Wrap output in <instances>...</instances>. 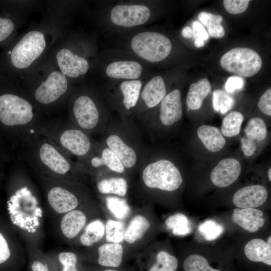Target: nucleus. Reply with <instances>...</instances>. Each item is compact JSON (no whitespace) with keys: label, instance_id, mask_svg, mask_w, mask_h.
Masks as SVG:
<instances>
[{"label":"nucleus","instance_id":"44","mask_svg":"<svg viewBox=\"0 0 271 271\" xmlns=\"http://www.w3.org/2000/svg\"><path fill=\"white\" fill-rule=\"evenodd\" d=\"M260 110L264 114L271 115V88H269L261 96L258 102Z\"/></svg>","mask_w":271,"mask_h":271},{"label":"nucleus","instance_id":"15","mask_svg":"<svg viewBox=\"0 0 271 271\" xmlns=\"http://www.w3.org/2000/svg\"><path fill=\"white\" fill-rule=\"evenodd\" d=\"M81 164L86 173L94 177L104 172L121 174L125 172L120 159L102 140L96 141L91 153Z\"/></svg>","mask_w":271,"mask_h":271},{"label":"nucleus","instance_id":"46","mask_svg":"<svg viewBox=\"0 0 271 271\" xmlns=\"http://www.w3.org/2000/svg\"><path fill=\"white\" fill-rule=\"evenodd\" d=\"M243 80L240 77L232 76L228 78L225 88L227 92L232 93L236 89H241L243 85Z\"/></svg>","mask_w":271,"mask_h":271},{"label":"nucleus","instance_id":"47","mask_svg":"<svg viewBox=\"0 0 271 271\" xmlns=\"http://www.w3.org/2000/svg\"><path fill=\"white\" fill-rule=\"evenodd\" d=\"M192 28L194 32V39H200L204 41L207 40L209 36L203 25L197 21L192 23Z\"/></svg>","mask_w":271,"mask_h":271},{"label":"nucleus","instance_id":"10","mask_svg":"<svg viewBox=\"0 0 271 271\" xmlns=\"http://www.w3.org/2000/svg\"><path fill=\"white\" fill-rule=\"evenodd\" d=\"M145 80L106 81L104 98L108 107L121 119L133 116Z\"/></svg>","mask_w":271,"mask_h":271},{"label":"nucleus","instance_id":"26","mask_svg":"<svg viewBox=\"0 0 271 271\" xmlns=\"http://www.w3.org/2000/svg\"><path fill=\"white\" fill-rule=\"evenodd\" d=\"M244 250L246 256L250 261L271 265V244L263 239L254 238L246 244Z\"/></svg>","mask_w":271,"mask_h":271},{"label":"nucleus","instance_id":"12","mask_svg":"<svg viewBox=\"0 0 271 271\" xmlns=\"http://www.w3.org/2000/svg\"><path fill=\"white\" fill-rule=\"evenodd\" d=\"M220 64L226 71L249 77L259 72L262 62L259 55L254 50L237 47L225 53L220 59Z\"/></svg>","mask_w":271,"mask_h":271},{"label":"nucleus","instance_id":"36","mask_svg":"<svg viewBox=\"0 0 271 271\" xmlns=\"http://www.w3.org/2000/svg\"><path fill=\"white\" fill-rule=\"evenodd\" d=\"M178 259L165 250L158 252L156 262L149 271H176L178 267Z\"/></svg>","mask_w":271,"mask_h":271},{"label":"nucleus","instance_id":"48","mask_svg":"<svg viewBox=\"0 0 271 271\" xmlns=\"http://www.w3.org/2000/svg\"><path fill=\"white\" fill-rule=\"evenodd\" d=\"M28 252L34 257L30 252ZM31 269L32 271H51L46 263L38 258L35 259L34 257L31 264Z\"/></svg>","mask_w":271,"mask_h":271},{"label":"nucleus","instance_id":"3","mask_svg":"<svg viewBox=\"0 0 271 271\" xmlns=\"http://www.w3.org/2000/svg\"><path fill=\"white\" fill-rule=\"evenodd\" d=\"M44 199V209L54 220L91 200L89 188L83 183L37 175Z\"/></svg>","mask_w":271,"mask_h":271},{"label":"nucleus","instance_id":"37","mask_svg":"<svg viewBox=\"0 0 271 271\" xmlns=\"http://www.w3.org/2000/svg\"><path fill=\"white\" fill-rule=\"evenodd\" d=\"M234 104V98L224 91L218 89L213 91L212 105L216 112L224 114L232 108Z\"/></svg>","mask_w":271,"mask_h":271},{"label":"nucleus","instance_id":"51","mask_svg":"<svg viewBox=\"0 0 271 271\" xmlns=\"http://www.w3.org/2000/svg\"><path fill=\"white\" fill-rule=\"evenodd\" d=\"M267 176L269 181H271V168H269L267 172Z\"/></svg>","mask_w":271,"mask_h":271},{"label":"nucleus","instance_id":"41","mask_svg":"<svg viewBox=\"0 0 271 271\" xmlns=\"http://www.w3.org/2000/svg\"><path fill=\"white\" fill-rule=\"evenodd\" d=\"M248 0H224L223 5L227 12L231 14H239L244 12L248 8Z\"/></svg>","mask_w":271,"mask_h":271},{"label":"nucleus","instance_id":"23","mask_svg":"<svg viewBox=\"0 0 271 271\" xmlns=\"http://www.w3.org/2000/svg\"><path fill=\"white\" fill-rule=\"evenodd\" d=\"M262 211L255 208H235L233 210L232 221L244 229L255 232L262 227L265 220Z\"/></svg>","mask_w":271,"mask_h":271},{"label":"nucleus","instance_id":"8","mask_svg":"<svg viewBox=\"0 0 271 271\" xmlns=\"http://www.w3.org/2000/svg\"><path fill=\"white\" fill-rule=\"evenodd\" d=\"M103 58L102 72L106 81L146 79L152 74L150 66L119 48L107 49Z\"/></svg>","mask_w":271,"mask_h":271},{"label":"nucleus","instance_id":"32","mask_svg":"<svg viewBox=\"0 0 271 271\" xmlns=\"http://www.w3.org/2000/svg\"><path fill=\"white\" fill-rule=\"evenodd\" d=\"M167 227L173 234L184 236L191 232V225L189 219L182 213H176L168 217L165 221Z\"/></svg>","mask_w":271,"mask_h":271},{"label":"nucleus","instance_id":"9","mask_svg":"<svg viewBox=\"0 0 271 271\" xmlns=\"http://www.w3.org/2000/svg\"><path fill=\"white\" fill-rule=\"evenodd\" d=\"M108 108L90 94H79L72 102L70 122L91 136L104 132L109 120Z\"/></svg>","mask_w":271,"mask_h":271},{"label":"nucleus","instance_id":"6","mask_svg":"<svg viewBox=\"0 0 271 271\" xmlns=\"http://www.w3.org/2000/svg\"><path fill=\"white\" fill-rule=\"evenodd\" d=\"M39 134L53 141L70 157L81 164L91 153L96 141L88 133L69 122H42Z\"/></svg>","mask_w":271,"mask_h":271},{"label":"nucleus","instance_id":"49","mask_svg":"<svg viewBox=\"0 0 271 271\" xmlns=\"http://www.w3.org/2000/svg\"><path fill=\"white\" fill-rule=\"evenodd\" d=\"M182 36L185 38H194V32L193 30L189 26H186L182 30Z\"/></svg>","mask_w":271,"mask_h":271},{"label":"nucleus","instance_id":"40","mask_svg":"<svg viewBox=\"0 0 271 271\" xmlns=\"http://www.w3.org/2000/svg\"><path fill=\"white\" fill-rule=\"evenodd\" d=\"M198 230L206 240L211 241L221 235L224 227L214 220H207L200 224Z\"/></svg>","mask_w":271,"mask_h":271},{"label":"nucleus","instance_id":"21","mask_svg":"<svg viewBox=\"0 0 271 271\" xmlns=\"http://www.w3.org/2000/svg\"><path fill=\"white\" fill-rule=\"evenodd\" d=\"M266 188L260 185H252L238 189L233 195L232 201L240 208H253L262 205L267 198Z\"/></svg>","mask_w":271,"mask_h":271},{"label":"nucleus","instance_id":"34","mask_svg":"<svg viewBox=\"0 0 271 271\" xmlns=\"http://www.w3.org/2000/svg\"><path fill=\"white\" fill-rule=\"evenodd\" d=\"M106 205L108 210L117 219L123 220L130 211L126 200L118 196H108L105 198Z\"/></svg>","mask_w":271,"mask_h":271},{"label":"nucleus","instance_id":"22","mask_svg":"<svg viewBox=\"0 0 271 271\" xmlns=\"http://www.w3.org/2000/svg\"><path fill=\"white\" fill-rule=\"evenodd\" d=\"M121 174L114 173L112 176L106 177L103 173H99L97 178L96 188L103 195H113L123 197L127 193L128 184L126 179L119 176Z\"/></svg>","mask_w":271,"mask_h":271},{"label":"nucleus","instance_id":"13","mask_svg":"<svg viewBox=\"0 0 271 271\" xmlns=\"http://www.w3.org/2000/svg\"><path fill=\"white\" fill-rule=\"evenodd\" d=\"M92 200L52 220L57 236L62 241L71 244L80 234L89 220Z\"/></svg>","mask_w":271,"mask_h":271},{"label":"nucleus","instance_id":"45","mask_svg":"<svg viewBox=\"0 0 271 271\" xmlns=\"http://www.w3.org/2000/svg\"><path fill=\"white\" fill-rule=\"evenodd\" d=\"M241 148L243 154L246 157H250L254 153L256 145L255 142L246 137L240 138Z\"/></svg>","mask_w":271,"mask_h":271},{"label":"nucleus","instance_id":"30","mask_svg":"<svg viewBox=\"0 0 271 271\" xmlns=\"http://www.w3.org/2000/svg\"><path fill=\"white\" fill-rule=\"evenodd\" d=\"M198 19L207 28L208 36L215 38H221L225 34V30L221 25L222 17L220 15H214L206 12H201Z\"/></svg>","mask_w":271,"mask_h":271},{"label":"nucleus","instance_id":"11","mask_svg":"<svg viewBox=\"0 0 271 271\" xmlns=\"http://www.w3.org/2000/svg\"><path fill=\"white\" fill-rule=\"evenodd\" d=\"M142 165V181L148 188L171 192L178 189L183 183L180 170L170 160L149 162L145 159Z\"/></svg>","mask_w":271,"mask_h":271},{"label":"nucleus","instance_id":"35","mask_svg":"<svg viewBox=\"0 0 271 271\" xmlns=\"http://www.w3.org/2000/svg\"><path fill=\"white\" fill-rule=\"evenodd\" d=\"M124 224L120 221L109 219L105 225V239L109 243H120L124 240Z\"/></svg>","mask_w":271,"mask_h":271},{"label":"nucleus","instance_id":"2","mask_svg":"<svg viewBox=\"0 0 271 271\" xmlns=\"http://www.w3.org/2000/svg\"><path fill=\"white\" fill-rule=\"evenodd\" d=\"M22 159L35 171L53 179L82 183L87 174L82 165L49 139L38 136L21 146Z\"/></svg>","mask_w":271,"mask_h":271},{"label":"nucleus","instance_id":"20","mask_svg":"<svg viewBox=\"0 0 271 271\" xmlns=\"http://www.w3.org/2000/svg\"><path fill=\"white\" fill-rule=\"evenodd\" d=\"M241 171L239 162L234 158H226L220 161L212 169L210 179L217 187H226L237 180Z\"/></svg>","mask_w":271,"mask_h":271},{"label":"nucleus","instance_id":"5","mask_svg":"<svg viewBox=\"0 0 271 271\" xmlns=\"http://www.w3.org/2000/svg\"><path fill=\"white\" fill-rule=\"evenodd\" d=\"M153 2L149 1H118L106 5L103 22L110 35L146 27L154 16Z\"/></svg>","mask_w":271,"mask_h":271},{"label":"nucleus","instance_id":"19","mask_svg":"<svg viewBox=\"0 0 271 271\" xmlns=\"http://www.w3.org/2000/svg\"><path fill=\"white\" fill-rule=\"evenodd\" d=\"M58 64L62 73L71 78H77L85 74L90 65L88 61L73 53L63 48L59 51L56 55Z\"/></svg>","mask_w":271,"mask_h":271},{"label":"nucleus","instance_id":"52","mask_svg":"<svg viewBox=\"0 0 271 271\" xmlns=\"http://www.w3.org/2000/svg\"><path fill=\"white\" fill-rule=\"evenodd\" d=\"M267 243L271 244V236H269L267 239Z\"/></svg>","mask_w":271,"mask_h":271},{"label":"nucleus","instance_id":"1","mask_svg":"<svg viewBox=\"0 0 271 271\" xmlns=\"http://www.w3.org/2000/svg\"><path fill=\"white\" fill-rule=\"evenodd\" d=\"M7 201L11 222L25 247H41L44 238V207L39 191L26 169L16 172Z\"/></svg>","mask_w":271,"mask_h":271},{"label":"nucleus","instance_id":"53","mask_svg":"<svg viewBox=\"0 0 271 271\" xmlns=\"http://www.w3.org/2000/svg\"><path fill=\"white\" fill-rule=\"evenodd\" d=\"M103 271H116L115 270H113V269H105Z\"/></svg>","mask_w":271,"mask_h":271},{"label":"nucleus","instance_id":"18","mask_svg":"<svg viewBox=\"0 0 271 271\" xmlns=\"http://www.w3.org/2000/svg\"><path fill=\"white\" fill-rule=\"evenodd\" d=\"M157 107L159 120L164 126H170L180 121L183 114L180 90L176 88L169 92Z\"/></svg>","mask_w":271,"mask_h":271},{"label":"nucleus","instance_id":"27","mask_svg":"<svg viewBox=\"0 0 271 271\" xmlns=\"http://www.w3.org/2000/svg\"><path fill=\"white\" fill-rule=\"evenodd\" d=\"M211 86L209 80L202 78L192 83L188 91L186 103L188 109L197 110L201 108L204 99L210 93Z\"/></svg>","mask_w":271,"mask_h":271},{"label":"nucleus","instance_id":"31","mask_svg":"<svg viewBox=\"0 0 271 271\" xmlns=\"http://www.w3.org/2000/svg\"><path fill=\"white\" fill-rule=\"evenodd\" d=\"M244 116L238 111L230 112L223 118L221 126V132L223 136L230 138L237 136L240 131Z\"/></svg>","mask_w":271,"mask_h":271},{"label":"nucleus","instance_id":"7","mask_svg":"<svg viewBox=\"0 0 271 271\" xmlns=\"http://www.w3.org/2000/svg\"><path fill=\"white\" fill-rule=\"evenodd\" d=\"M127 123V119H121L116 126L107 124L102 140L120 159L125 171L137 168L145 159L136 134Z\"/></svg>","mask_w":271,"mask_h":271},{"label":"nucleus","instance_id":"43","mask_svg":"<svg viewBox=\"0 0 271 271\" xmlns=\"http://www.w3.org/2000/svg\"><path fill=\"white\" fill-rule=\"evenodd\" d=\"M14 30L13 22L9 18L0 17V42L8 38Z\"/></svg>","mask_w":271,"mask_h":271},{"label":"nucleus","instance_id":"4","mask_svg":"<svg viewBox=\"0 0 271 271\" xmlns=\"http://www.w3.org/2000/svg\"><path fill=\"white\" fill-rule=\"evenodd\" d=\"M42 122L26 98L12 93L0 94V123L11 129L21 146L39 136Z\"/></svg>","mask_w":271,"mask_h":271},{"label":"nucleus","instance_id":"39","mask_svg":"<svg viewBox=\"0 0 271 271\" xmlns=\"http://www.w3.org/2000/svg\"><path fill=\"white\" fill-rule=\"evenodd\" d=\"M183 268L185 271H220L211 267L207 259L199 254L188 256L184 261Z\"/></svg>","mask_w":271,"mask_h":271},{"label":"nucleus","instance_id":"42","mask_svg":"<svg viewBox=\"0 0 271 271\" xmlns=\"http://www.w3.org/2000/svg\"><path fill=\"white\" fill-rule=\"evenodd\" d=\"M25 246L13 248L11 244L3 233L0 231V264L8 260L12 255V249H21Z\"/></svg>","mask_w":271,"mask_h":271},{"label":"nucleus","instance_id":"38","mask_svg":"<svg viewBox=\"0 0 271 271\" xmlns=\"http://www.w3.org/2000/svg\"><path fill=\"white\" fill-rule=\"evenodd\" d=\"M50 254L57 258L61 271H79L77 267L78 256L74 252L62 250Z\"/></svg>","mask_w":271,"mask_h":271},{"label":"nucleus","instance_id":"25","mask_svg":"<svg viewBox=\"0 0 271 271\" xmlns=\"http://www.w3.org/2000/svg\"><path fill=\"white\" fill-rule=\"evenodd\" d=\"M197 134L205 147L210 152H218L225 145L226 140L217 127L202 125L198 128Z\"/></svg>","mask_w":271,"mask_h":271},{"label":"nucleus","instance_id":"29","mask_svg":"<svg viewBox=\"0 0 271 271\" xmlns=\"http://www.w3.org/2000/svg\"><path fill=\"white\" fill-rule=\"evenodd\" d=\"M148 220L141 215H137L130 220L125 230L124 240L132 244L141 239L150 227Z\"/></svg>","mask_w":271,"mask_h":271},{"label":"nucleus","instance_id":"14","mask_svg":"<svg viewBox=\"0 0 271 271\" xmlns=\"http://www.w3.org/2000/svg\"><path fill=\"white\" fill-rule=\"evenodd\" d=\"M45 47L44 34L33 31L26 34L7 54L10 55L11 62L15 67L25 69L41 55Z\"/></svg>","mask_w":271,"mask_h":271},{"label":"nucleus","instance_id":"24","mask_svg":"<svg viewBox=\"0 0 271 271\" xmlns=\"http://www.w3.org/2000/svg\"><path fill=\"white\" fill-rule=\"evenodd\" d=\"M105 235V224L100 219L91 220L70 245L90 247L102 239Z\"/></svg>","mask_w":271,"mask_h":271},{"label":"nucleus","instance_id":"28","mask_svg":"<svg viewBox=\"0 0 271 271\" xmlns=\"http://www.w3.org/2000/svg\"><path fill=\"white\" fill-rule=\"evenodd\" d=\"M98 263L104 266L116 267L122 260L123 247L120 243H107L98 247Z\"/></svg>","mask_w":271,"mask_h":271},{"label":"nucleus","instance_id":"50","mask_svg":"<svg viewBox=\"0 0 271 271\" xmlns=\"http://www.w3.org/2000/svg\"><path fill=\"white\" fill-rule=\"evenodd\" d=\"M204 41L200 39H195L194 45L197 48H201L204 45Z\"/></svg>","mask_w":271,"mask_h":271},{"label":"nucleus","instance_id":"17","mask_svg":"<svg viewBox=\"0 0 271 271\" xmlns=\"http://www.w3.org/2000/svg\"><path fill=\"white\" fill-rule=\"evenodd\" d=\"M68 86L66 77L59 71H53L36 89L34 98L42 105H50L66 93Z\"/></svg>","mask_w":271,"mask_h":271},{"label":"nucleus","instance_id":"16","mask_svg":"<svg viewBox=\"0 0 271 271\" xmlns=\"http://www.w3.org/2000/svg\"><path fill=\"white\" fill-rule=\"evenodd\" d=\"M167 93L165 78L152 73L143 84L133 116L139 118L155 108Z\"/></svg>","mask_w":271,"mask_h":271},{"label":"nucleus","instance_id":"33","mask_svg":"<svg viewBox=\"0 0 271 271\" xmlns=\"http://www.w3.org/2000/svg\"><path fill=\"white\" fill-rule=\"evenodd\" d=\"M244 132L246 138L259 142L265 139L267 132V127L262 119L254 117L247 122Z\"/></svg>","mask_w":271,"mask_h":271}]
</instances>
